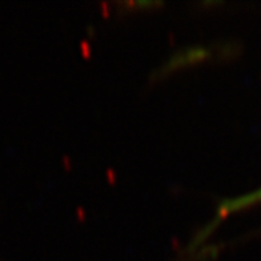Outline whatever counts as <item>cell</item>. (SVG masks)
Returning <instances> with one entry per match:
<instances>
[{"instance_id": "1", "label": "cell", "mask_w": 261, "mask_h": 261, "mask_svg": "<svg viewBox=\"0 0 261 261\" xmlns=\"http://www.w3.org/2000/svg\"><path fill=\"white\" fill-rule=\"evenodd\" d=\"M258 203H261V188L257 189V191H254V192L248 193V195L236 197V199L225 200V201H223V203L220 204V206L217 208L216 219H215V220H213L212 223H211L205 229H204V232H201V233L199 234L197 240L195 241V245L201 243V241L208 236V234H211V232L215 229L216 221H219L220 219H223V217L228 216V215H230V213L236 212V211L244 210V208H248V206H252L254 205V204H258ZM195 245H193V247H195Z\"/></svg>"}]
</instances>
